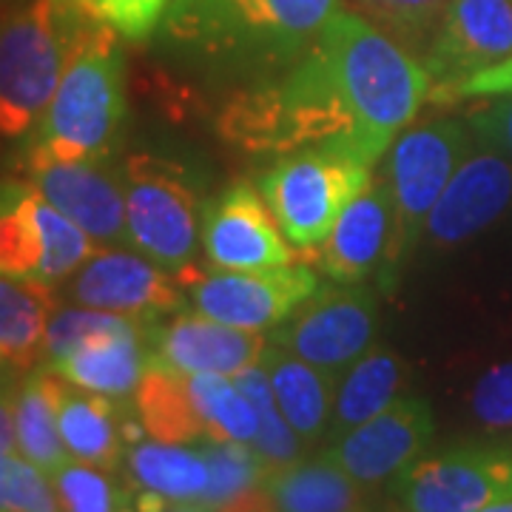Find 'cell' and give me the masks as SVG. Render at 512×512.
Wrapping results in <instances>:
<instances>
[{
    "label": "cell",
    "instance_id": "cell-22",
    "mask_svg": "<svg viewBox=\"0 0 512 512\" xmlns=\"http://www.w3.org/2000/svg\"><path fill=\"white\" fill-rule=\"evenodd\" d=\"M55 311V285L0 274V370L23 373L46 359V330Z\"/></svg>",
    "mask_w": 512,
    "mask_h": 512
},
{
    "label": "cell",
    "instance_id": "cell-30",
    "mask_svg": "<svg viewBox=\"0 0 512 512\" xmlns=\"http://www.w3.org/2000/svg\"><path fill=\"white\" fill-rule=\"evenodd\" d=\"M234 382L248 396V402L254 404L256 419H259V436H256L254 447L256 453L265 458L268 470H276V467H285V464L299 461L305 441L293 433V427L282 416L262 362L239 370L237 376H234Z\"/></svg>",
    "mask_w": 512,
    "mask_h": 512
},
{
    "label": "cell",
    "instance_id": "cell-27",
    "mask_svg": "<svg viewBox=\"0 0 512 512\" xmlns=\"http://www.w3.org/2000/svg\"><path fill=\"white\" fill-rule=\"evenodd\" d=\"M15 430L20 456L29 458L46 476L69 464V450L60 436L55 399V370L29 373L15 393Z\"/></svg>",
    "mask_w": 512,
    "mask_h": 512
},
{
    "label": "cell",
    "instance_id": "cell-14",
    "mask_svg": "<svg viewBox=\"0 0 512 512\" xmlns=\"http://www.w3.org/2000/svg\"><path fill=\"white\" fill-rule=\"evenodd\" d=\"M396 208L384 174L367 183L359 197L342 211L330 237L316 248V265L339 285H362L379 276L384 291L396 282Z\"/></svg>",
    "mask_w": 512,
    "mask_h": 512
},
{
    "label": "cell",
    "instance_id": "cell-21",
    "mask_svg": "<svg viewBox=\"0 0 512 512\" xmlns=\"http://www.w3.org/2000/svg\"><path fill=\"white\" fill-rule=\"evenodd\" d=\"M262 367L274 390V399L293 433L305 444L325 439L330 430L333 402H336V379L328 370H319L311 362L293 356L291 350L268 345L262 353Z\"/></svg>",
    "mask_w": 512,
    "mask_h": 512
},
{
    "label": "cell",
    "instance_id": "cell-20",
    "mask_svg": "<svg viewBox=\"0 0 512 512\" xmlns=\"http://www.w3.org/2000/svg\"><path fill=\"white\" fill-rule=\"evenodd\" d=\"M140 325L143 322H128L123 328L100 333L49 367L66 382L123 402L137 393L148 370L146 336Z\"/></svg>",
    "mask_w": 512,
    "mask_h": 512
},
{
    "label": "cell",
    "instance_id": "cell-37",
    "mask_svg": "<svg viewBox=\"0 0 512 512\" xmlns=\"http://www.w3.org/2000/svg\"><path fill=\"white\" fill-rule=\"evenodd\" d=\"M473 419L493 430V433H512V362L493 365L484 376H478L470 393Z\"/></svg>",
    "mask_w": 512,
    "mask_h": 512
},
{
    "label": "cell",
    "instance_id": "cell-39",
    "mask_svg": "<svg viewBox=\"0 0 512 512\" xmlns=\"http://www.w3.org/2000/svg\"><path fill=\"white\" fill-rule=\"evenodd\" d=\"M504 94H512V57H507L493 69H484V72L461 80L444 92L430 94V100L453 103V100H481V97L490 100V97H504Z\"/></svg>",
    "mask_w": 512,
    "mask_h": 512
},
{
    "label": "cell",
    "instance_id": "cell-10",
    "mask_svg": "<svg viewBox=\"0 0 512 512\" xmlns=\"http://www.w3.org/2000/svg\"><path fill=\"white\" fill-rule=\"evenodd\" d=\"M185 288H191L194 311L234 328L271 330L322 285L308 265H282L265 271L200 274Z\"/></svg>",
    "mask_w": 512,
    "mask_h": 512
},
{
    "label": "cell",
    "instance_id": "cell-6",
    "mask_svg": "<svg viewBox=\"0 0 512 512\" xmlns=\"http://www.w3.org/2000/svg\"><path fill=\"white\" fill-rule=\"evenodd\" d=\"M470 151L473 131L453 117L421 120L396 137L384 165V180L396 208V274L407 254L419 245L424 222Z\"/></svg>",
    "mask_w": 512,
    "mask_h": 512
},
{
    "label": "cell",
    "instance_id": "cell-11",
    "mask_svg": "<svg viewBox=\"0 0 512 512\" xmlns=\"http://www.w3.org/2000/svg\"><path fill=\"white\" fill-rule=\"evenodd\" d=\"M200 237L217 271H265L296 262L274 211L248 180L231 183L220 197L202 205Z\"/></svg>",
    "mask_w": 512,
    "mask_h": 512
},
{
    "label": "cell",
    "instance_id": "cell-23",
    "mask_svg": "<svg viewBox=\"0 0 512 512\" xmlns=\"http://www.w3.org/2000/svg\"><path fill=\"white\" fill-rule=\"evenodd\" d=\"M404 373L407 367L402 356L379 345L367 350L359 362H353L336 387L328 439H342L353 427L379 416L384 407L396 402L402 396Z\"/></svg>",
    "mask_w": 512,
    "mask_h": 512
},
{
    "label": "cell",
    "instance_id": "cell-25",
    "mask_svg": "<svg viewBox=\"0 0 512 512\" xmlns=\"http://www.w3.org/2000/svg\"><path fill=\"white\" fill-rule=\"evenodd\" d=\"M128 473L140 490L163 495L171 504H200L208 487V464L200 444L137 441L128 447Z\"/></svg>",
    "mask_w": 512,
    "mask_h": 512
},
{
    "label": "cell",
    "instance_id": "cell-31",
    "mask_svg": "<svg viewBox=\"0 0 512 512\" xmlns=\"http://www.w3.org/2000/svg\"><path fill=\"white\" fill-rule=\"evenodd\" d=\"M202 456L208 464V487L202 493L200 504L208 510H217L234 495L262 484L271 473L265 458L256 453L254 444L242 441H200Z\"/></svg>",
    "mask_w": 512,
    "mask_h": 512
},
{
    "label": "cell",
    "instance_id": "cell-4",
    "mask_svg": "<svg viewBox=\"0 0 512 512\" xmlns=\"http://www.w3.org/2000/svg\"><path fill=\"white\" fill-rule=\"evenodd\" d=\"M89 20L69 0H29L0 18V137L43 120Z\"/></svg>",
    "mask_w": 512,
    "mask_h": 512
},
{
    "label": "cell",
    "instance_id": "cell-29",
    "mask_svg": "<svg viewBox=\"0 0 512 512\" xmlns=\"http://www.w3.org/2000/svg\"><path fill=\"white\" fill-rule=\"evenodd\" d=\"M188 387L208 430L205 441L254 444L259 436L254 404L248 402V396L239 390V384L231 376H217V373L188 376Z\"/></svg>",
    "mask_w": 512,
    "mask_h": 512
},
{
    "label": "cell",
    "instance_id": "cell-35",
    "mask_svg": "<svg viewBox=\"0 0 512 512\" xmlns=\"http://www.w3.org/2000/svg\"><path fill=\"white\" fill-rule=\"evenodd\" d=\"M126 40H146L163 23L171 0H69Z\"/></svg>",
    "mask_w": 512,
    "mask_h": 512
},
{
    "label": "cell",
    "instance_id": "cell-13",
    "mask_svg": "<svg viewBox=\"0 0 512 512\" xmlns=\"http://www.w3.org/2000/svg\"><path fill=\"white\" fill-rule=\"evenodd\" d=\"M26 174L37 194L77 222L94 242L128 237L123 171H114L103 160H57L32 146Z\"/></svg>",
    "mask_w": 512,
    "mask_h": 512
},
{
    "label": "cell",
    "instance_id": "cell-15",
    "mask_svg": "<svg viewBox=\"0 0 512 512\" xmlns=\"http://www.w3.org/2000/svg\"><path fill=\"white\" fill-rule=\"evenodd\" d=\"M148 365L180 376H237L245 367L259 365L268 348L259 330L234 328L200 311H177L174 319H154L143 325Z\"/></svg>",
    "mask_w": 512,
    "mask_h": 512
},
{
    "label": "cell",
    "instance_id": "cell-12",
    "mask_svg": "<svg viewBox=\"0 0 512 512\" xmlns=\"http://www.w3.org/2000/svg\"><path fill=\"white\" fill-rule=\"evenodd\" d=\"M69 279L66 296L80 308L120 313L143 325L163 319L165 313L183 311L185 305L177 276L148 256L117 248L94 251Z\"/></svg>",
    "mask_w": 512,
    "mask_h": 512
},
{
    "label": "cell",
    "instance_id": "cell-18",
    "mask_svg": "<svg viewBox=\"0 0 512 512\" xmlns=\"http://www.w3.org/2000/svg\"><path fill=\"white\" fill-rule=\"evenodd\" d=\"M512 205V163L493 148L470 151L424 222L430 245L453 248L490 228Z\"/></svg>",
    "mask_w": 512,
    "mask_h": 512
},
{
    "label": "cell",
    "instance_id": "cell-8",
    "mask_svg": "<svg viewBox=\"0 0 512 512\" xmlns=\"http://www.w3.org/2000/svg\"><path fill=\"white\" fill-rule=\"evenodd\" d=\"M404 512H481L512 498V447L464 444L416 458L393 478Z\"/></svg>",
    "mask_w": 512,
    "mask_h": 512
},
{
    "label": "cell",
    "instance_id": "cell-2",
    "mask_svg": "<svg viewBox=\"0 0 512 512\" xmlns=\"http://www.w3.org/2000/svg\"><path fill=\"white\" fill-rule=\"evenodd\" d=\"M342 9V0H171L163 32L231 69H288Z\"/></svg>",
    "mask_w": 512,
    "mask_h": 512
},
{
    "label": "cell",
    "instance_id": "cell-24",
    "mask_svg": "<svg viewBox=\"0 0 512 512\" xmlns=\"http://www.w3.org/2000/svg\"><path fill=\"white\" fill-rule=\"evenodd\" d=\"M265 490L279 512H359L362 484L328 456L293 461L265 476Z\"/></svg>",
    "mask_w": 512,
    "mask_h": 512
},
{
    "label": "cell",
    "instance_id": "cell-40",
    "mask_svg": "<svg viewBox=\"0 0 512 512\" xmlns=\"http://www.w3.org/2000/svg\"><path fill=\"white\" fill-rule=\"evenodd\" d=\"M211 512H279L276 510L274 498L271 493L265 490V484H256L251 490H245V493L234 495L231 501H225L222 507Z\"/></svg>",
    "mask_w": 512,
    "mask_h": 512
},
{
    "label": "cell",
    "instance_id": "cell-32",
    "mask_svg": "<svg viewBox=\"0 0 512 512\" xmlns=\"http://www.w3.org/2000/svg\"><path fill=\"white\" fill-rule=\"evenodd\" d=\"M359 15L376 23L407 49L427 52L450 0H350Z\"/></svg>",
    "mask_w": 512,
    "mask_h": 512
},
{
    "label": "cell",
    "instance_id": "cell-3",
    "mask_svg": "<svg viewBox=\"0 0 512 512\" xmlns=\"http://www.w3.org/2000/svg\"><path fill=\"white\" fill-rule=\"evenodd\" d=\"M117 32L89 20L74 46L35 148L57 160H106L126 123V77Z\"/></svg>",
    "mask_w": 512,
    "mask_h": 512
},
{
    "label": "cell",
    "instance_id": "cell-17",
    "mask_svg": "<svg viewBox=\"0 0 512 512\" xmlns=\"http://www.w3.org/2000/svg\"><path fill=\"white\" fill-rule=\"evenodd\" d=\"M512 57V0H450L424 66L439 94Z\"/></svg>",
    "mask_w": 512,
    "mask_h": 512
},
{
    "label": "cell",
    "instance_id": "cell-33",
    "mask_svg": "<svg viewBox=\"0 0 512 512\" xmlns=\"http://www.w3.org/2000/svg\"><path fill=\"white\" fill-rule=\"evenodd\" d=\"M55 493L63 512H120L123 493L100 473V467L69 461L55 476Z\"/></svg>",
    "mask_w": 512,
    "mask_h": 512
},
{
    "label": "cell",
    "instance_id": "cell-38",
    "mask_svg": "<svg viewBox=\"0 0 512 512\" xmlns=\"http://www.w3.org/2000/svg\"><path fill=\"white\" fill-rule=\"evenodd\" d=\"M467 126L478 137L484 148H493L498 154L512 157V94L490 97L487 106L470 111Z\"/></svg>",
    "mask_w": 512,
    "mask_h": 512
},
{
    "label": "cell",
    "instance_id": "cell-34",
    "mask_svg": "<svg viewBox=\"0 0 512 512\" xmlns=\"http://www.w3.org/2000/svg\"><path fill=\"white\" fill-rule=\"evenodd\" d=\"M0 512H63L55 487L29 458L0 456Z\"/></svg>",
    "mask_w": 512,
    "mask_h": 512
},
{
    "label": "cell",
    "instance_id": "cell-28",
    "mask_svg": "<svg viewBox=\"0 0 512 512\" xmlns=\"http://www.w3.org/2000/svg\"><path fill=\"white\" fill-rule=\"evenodd\" d=\"M35 188L0 191V274L37 279L43 268V237L35 214Z\"/></svg>",
    "mask_w": 512,
    "mask_h": 512
},
{
    "label": "cell",
    "instance_id": "cell-36",
    "mask_svg": "<svg viewBox=\"0 0 512 512\" xmlns=\"http://www.w3.org/2000/svg\"><path fill=\"white\" fill-rule=\"evenodd\" d=\"M137 322L120 313L94 311V308H69V311H55L49 330H46V359L49 365L60 362L63 356H69L74 348H80L83 342H89L100 333H109Z\"/></svg>",
    "mask_w": 512,
    "mask_h": 512
},
{
    "label": "cell",
    "instance_id": "cell-41",
    "mask_svg": "<svg viewBox=\"0 0 512 512\" xmlns=\"http://www.w3.org/2000/svg\"><path fill=\"white\" fill-rule=\"evenodd\" d=\"M18 450V430H15V393L0 384V456H12Z\"/></svg>",
    "mask_w": 512,
    "mask_h": 512
},
{
    "label": "cell",
    "instance_id": "cell-5",
    "mask_svg": "<svg viewBox=\"0 0 512 512\" xmlns=\"http://www.w3.org/2000/svg\"><path fill=\"white\" fill-rule=\"evenodd\" d=\"M123 180L126 239L151 262L177 276L180 285H188L200 274L194 256L200 242L202 208L185 165L137 154L123 165Z\"/></svg>",
    "mask_w": 512,
    "mask_h": 512
},
{
    "label": "cell",
    "instance_id": "cell-19",
    "mask_svg": "<svg viewBox=\"0 0 512 512\" xmlns=\"http://www.w3.org/2000/svg\"><path fill=\"white\" fill-rule=\"evenodd\" d=\"M55 399L60 436L74 461H83V464H92L111 473L117 470L126 444L143 441L146 430L140 419H128L117 410L114 399L66 382L57 370Z\"/></svg>",
    "mask_w": 512,
    "mask_h": 512
},
{
    "label": "cell",
    "instance_id": "cell-9",
    "mask_svg": "<svg viewBox=\"0 0 512 512\" xmlns=\"http://www.w3.org/2000/svg\"><path fill=\"white\" fill-rule=\"evenodd\" d=\"M379 299L365 285H322L276 325L271 345L291 350L319 370L339 376L373 348Z\"/></svg>",
    "mask_w": 512,
    "mask_h": 512
},
{
    "label": "cell",
    "instance_id": "cell-16",
    "mask_svg": "<svg viewBox=\"0 0 512 512\" xmlns=\"http://www.w3.org/2000/svg\"><path fill=\"white\" fill-rule=\"evenodd\" d=\"M433 430L436 424L430 404L410 393L399 396L379 416L333 441L325 456L362 487L382 484L387 478L399 476L427 450Z\"/></svg>",
    "mask_w": 512,
    "mask_h": 512
},
{
    "label": "cell",
    "instance_id": "cell-42",
    "mask_svg": "<svg viewBox=\"0 0 512 512\" xmlns=\"http://www.w3.org/2000/svg\"><path fill=\"white\" fill-rule=\"evenodd\" d=\"M163 512H211L208 507L202 504H168Z\"/></svg>",
    "mask_w": 512,
    "mask_h": 512
},
{
    "label": "cell",
    "instance_id": "cell-1",
    "mask_svg": "<svg viewBox=\"0 0 512 512\" xmlns=\"http://www.w3.org/2000/svg\"><path fill=\"white\" fill-rule=\"evenodd\" d=\"M313 52L353 117L365 163L373 165L430 100L433 77L407 46L353 9L328 20Z\"/></svg>",
    "mask_w": 512,
    "mask_h": 512
},
{
    "label": "cell",
    "instance_id": "cell-7",
    "mask_svg": "<svg viewBox=\"0 0 512 512\" xmlns=\"http://www.w3.org/2000/svg\"><path fill=\"white\" fill-rule=\"evenodd\" d=\"M367 183V165L325 151H296L262 174L259 191L291 245L313 254Z\"/></svg>",
    "mask_w": 512,
    "mask_h": 512
},
{
    "label": "cell",
    "instance_id": "cell-26",
    "mask_svg": "<svg viewBox=\"0 0 512 512\" xmlns=\"http://www.w3.org/2000/svg\"><path fill=\"white\" fill-rule=\"evenodd\" d=\"M134 410L151 439L168 444H200L208 439L205 421L188 387V376L148 365L134 393Z\"/></svg>",
    "mask_w": 512,
    "mask_h": 512
}]
</instances>
